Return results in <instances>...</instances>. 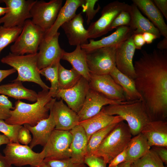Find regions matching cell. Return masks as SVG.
<instances>
[{
	"label": "cell",
	"mask_w": 167,
	"mask_h": 167,
	"mask_svg": "<svg viewBox=\"0 0 167 167\" xmlns=\"http://www.w3.org/2000/svg\"><path fill=\"white\" fill-rule=\"evenodd\" d=\"M69 131L72 136L70 147L71 158L76 162L84 163L88 142L85 132L79 124Z\"/></svg>",
	"instance_id": "cell-25"
},
{
	"label": "cell",
	"mask_w": 167,
	"mask_h": 167,
	"mask_svg": "<svg viewBox=\"0 0 167 167\" xmlns=\"http://www.w3.org/2000/svg\"><path fill=\"white\" fill-rule=\"evenodd\" d=\"M140 11L159 30L161 35L167 38V25L162 15L152 0H132Z\"/></svg>",
	"instance_id": "cell-24"
},
{
	"label": "cell",
	"mask_w": 167,
	"mask_h": 167,
	"mask_svg": "<svg viewBox=\"0 0 167 167\" xmlns=\"http://www.w3.org/2000/svg\"><path fill=\"white\" fill-rule=\"evenodd\" d=\"M133 41L136 49H141L142 47L145 44L143 34L133 35Z\"/></svg>",
	"instance_id": "cell-47"
},
{
	"label": "cell",
	"mask_w": 167,
	"mask_h": 167,
	"mask_svg": "<svg viewBox=\"0 0 167 167\" xmlns=\"http://www.w3.org/2000/svg\"><path fill=\"white\" fill-rule=\"evenodd\" d=\"M90 89L89 82L82 77L72 87L66 89L59 90L56 98L61 99L67 106L76 113L81 109Z\"/></svg>",
	"instance_id": "cell-14"
},
{
	"label": "cell",
	"mask_w": 167,
	"mask_h": 167,
	"mask_svg": "<svg viewBox=\"0 0 167 167\" xmlns=\"http://www.w3.org/2000/svg\"><path fill=\"white\" fill-rule=\"evenodd\" d=\"M62 0H36L30 11L32 22L45 33L52 26L62 7Z\"/></svg>",
	"instance_id": "cell-9"
},
{
	"label": "cell",
	"mask_w": 167,
	"mask_h": 167,
	"mask_svg": "<svg viewBox=\"0 0 167 167\" xmlns=\"http://www.w3.org/2000/svg\"><path fill=\"white\" fill-rule=\"evenodd\" d=\"M60 33L57 32L48 41L44 39L41 43L37 53V64L40 70L54 62L60 61L65 51L60 47L58 42Z\"/></svg>",
	"instance_id": "cell-16"
},
{
	"label": "cell",
	"mask_w": 167,
	"mask_h": 167,
	"mask_svg": "<svg viewBox=\"0 0 167 167\" xmlns=\"http://www.w3.org/2000/svg\"><path fill=\"white\" fill-rule=\"evenodd\" d=\"M109 75L123 89L126 101H142L141 97L136 89L133 79L121 72L116 67Z\"/></svg>",
	"instance_id": "cell-30"
},
{
	"label": "cell",
	"mask_w": 167,
	"mask_h": 167,
	"mask_svg": "<svg viewBox=\"0 0 167 167\" xmlns=\"http://www.w3.org/2000/svg\"><path fill=\"white\" fill-rule=\"evenodd\" d=\"M132 35V31L129 27L121 26L108 36L98 40L91 39L89 43L81 46L87 52L100 48L117 46Z\"/></svg>",
	"instance_id": "cell-20"
},
{
	"label": "cell",
	"mask_w": 167,
	"mask_h": 167,
	"mask_svg": "<svg viewBox=\"0 0 167 167\" xmlns=\"http://www.w3.org/2000/svg\"><path fill=\"white\" fill-rule=\"evenodd\" d=\"M155 5L167 20V0H153Z\"/></svg>",
	"instance_id": "cell-46"
},
{
	"label": "cell",
	"mask_w": 167,
	"mask_h": 167,
	"mask_svg": "<svg viewBox=\"0 0 167 167\" xmlns=\"http://www.w3.org/2000/svg\"><path fill=\"white\" fill-rule=\"evenodd\" d=\"M128 102H129L118 101L109 99L90 88L83 105L77 114L81 122L97 114L105 106L109 105L124 104Z\"/></svg>",
	"instance_id": "cell-17"
},
{
	"label": "cell",
	"mask_w": 167,
	"mask_h": 167,
	"mask_svg": "<svg viewBox=\"0 0 167 167\" xmlns=\"http://www.w3.org/2000/svg\"><path fill=\"white\" fill-rule=\"evenodd\" d=\"M22 126L17 125H10L0 119V132L7 136L10 142L19 143L18 140L19 131Z\"/></svg>",
	"instance_id": "cell-37"
},
{
	"label": "cell",
	"mask_w": 167,
	"mask_h": 167,
	"mask_svg": "<svg viewBox=\"0 0 167 167\" xmlns=\"http://www.w3.org/2000/svg\"><path fill=\"white\" fill-rule=\"evenodd\" d=\"M32 139L29 131L24 126L20 128L18 134V140L19 143L27 145Z\"/></svg>",
	"instance_id": "cell-43"
},
{
	"label": "cell",
	"mask_w": 167,
	"mask_h": 167,
	"mask_svg": "<svg viewBox=\"0 0 167 167\" xmlns=\"http://www.w3.org/2000/svg\"><path fill=\"white\" fill-rule=\"evenodd\" d=\"M34 0H1L8 8L4 16L0 18V25L3 27L11 28L23 27L25 21L31 18L30 10L35 2Z\"/></svg>",
	"instance_id": "cell-10"
},
{
	"label": "cell",
	"mask_w": 167,
	"mask_h": 167,
	"mask_svg": "<svg viewBox=\"0 0 167 167\" xmlns=\"http://www.w3.org/2000/svg\"><path fill=\"white\" fill-rule=\"evenodd\" d=\"M49 111V117L40 121L35 126H31L28 124L24 125L32 135L29 146L31 149L38 145L45 146L52 131L55 129V121L51 111Z\"/></svg>",
	"instance_id": "cell-21"
},
{
	"label": "cell",
	"mask_w": 167,
	"mask_h": 167,
	"mask_svg": "<svg viewBox=\"0 0 167 167\" xmlns=\"http://www.w3.org/2000/svg\"><path fill=\"white\" fill-rule=\"evenodd\" d=\"M22 29L21 27L7 28L0 26V54L6 47L15 41Z\"/></svg>",
	"instance_id": "cell-36"
},
{
	"label": "cell",
	"mask_w": 167,
	"mask_h": 167,
	"mask_svg": "<svg viewBox=\"0 0 167 167\" xmlns=\"http://www.w3.org/2000/svg\"><path fill=\"white\" fill-rule=\"evenodd\" d=\"M60 61H56L49 66L39 70L40 74L45 76L49 81L51 86L49 91V94L53 98H56L59 89L58 71Z\"/></svg>",
	"instance_id": "cell-33"
},
{
	"label": "cell",
	"mask_w": 167,
	"mask_h": 167,
	"mask_svg": "<svg viewBox=\"0 0 167 167\" xmlns=\"http://www.w3.org/2000/svg\"><path fill=\"white\" fill-rule=\"evenodd\" d=\"M90 74L89 81L90 89L109 99L118 101H126L123 89L109 74L98 75L91 73Z\"/></svg>",
	"instance_id": "cell-13"
},
{
	"label": "cell",
	"mask_w": 167,
	"mask_h": 167,
	"mask_svg": "<svg viewBox=\"0 0 167 167\" xmlns=\"http://www.w3.org/2000/svg\"><path fill=\"white\" fill-rule=\"evenodd\" d=\"M118 123L111 124L96 131L91 135L88 143L87 155H93L94 153L104 139Z\"/></svg>",
	"instance_id": "cell-34"
},
{
	"label": "cell",
	"mask_w": 167,
	"mask_h": 167,
	"mask_svg": "<svg viewBox=\"0 0 167 167\" xmlns=\"http://www.w3.org/2000/svg\"><path fill=\"white\" fill-rule=\"evenodd\" d=\"M130 11H122L117 16L110 27L109 31L120 26H129L131 21Z\"/></svg>",
	"instance_id": "cell-41"
},
{
	"label": "cell",
	"mask_w": 167,
	"mask_h": 167,
	"mask_svg": "<svg viewBox=\"0 0 167 167\" xmlns=\"http://www.w3.org/2000/svg\"><path fill=\"white\" fill-rule=\"evenodd\" d=\"M131 167H167L157 154L151 148L149 152L132 162Z\"/></svg>",
	"instance_id": "cell-35"
},
{
	"label": "cell",
	"mask_w": 167,
	"mask_h": 167,
	"mask_svg": "<svg viewBox=\"0 0 167 167\" xmlns=\"http://www.w3.org/2000/svg\"><path fill=\"white\" fill-rule=\"evenodd\" d=\"M143 37L145 43L150 44L155 39L157 38L154 34L149 32H145L143 34Z\"/></svg>",
	"instance_id": "cell-49"
},
{
	"label": "cell",
	"mask_w": 167,
	"mask_h": 167,
	"mask_svg": "<svg viewBox=\"0 0 167 167\" xmlns=\"http://www.w3.org/2000/svg\"><path fill=\"white\" fill-rule=\"evenodd\" d=\"M13 82L0 86V94L15 99H25L34 102L36 101L38 94L34 91L25 88L21 82L13 81Z\"/></svg>",
	"instance_id": "cell-29"
},
{
	"label": "cell",
	"mask_w": 167,
	"mask_h": 167,
	"mask_svg": "<svg viewBox=\"0 0 167 167\" xmlns=\"http://www.w3.org/2000/svg\"><path fill=\"white\" fill-rule=\"evenodd\" d=\"M45 34L43 30L35 24L31 20H27L21 33L10 47L11 53L19 55L37 53Z\"/></svg>",
	"instance_id": "cell-6"
},
{
	"label": "cell",
	"mask_w": 167,
	"mask_h": 167,
	"mask_svg": "<svg viewBox=\"0 0 167 167\" xmlns=\"http://www.w3.org/2000/svg\"><path fill=\"white\" fill-rule=\"evenodd\" d=\"M44 161L50 167H86L84 163L76 162L71 157L60 160L44 159Z\"/></svg>",
	"instance_id": "cell-38"
},
{
	"label": "cell",
	"mask_w": 167,
	"mask_h": 167,
	"mask_svg": "<svg viewBox=\"0 0 167 167\" xmlns=\"http://www.w3.org/2000/svg\"><path fill=\"white\" fill-rule=\"evenodd\" d=\"M122 121L119 116L109 115L100 112L88 119L80 122L79 124L84 128L88 141L94 133L111 124Z\"/></svg>",
	"instance_id": "cell-27"
},
{
	"label": "cell",
	"mask_w": 167,
	"mask_h": 167,
	"mask_svg": "<svg viewBox=\"0 0 167 167\" xmlns=\"http://www.w3.org/2000/svg\"><path fill=\"white\" fill-rule=\"evenodd\" d=\"M58 75L59 90L66 89L72 87L82 77L74 68L67 69L60 63L58 66Z\"/></svg>",
	"instance_id": "cell-32"
},
{
	"label": "cell",
	"mask_w": 167,
	"mask_h": 167,
	"mask_svg": "<svg viewBox=\"0 0 167 167\" xmlns=\"http://www.w3.org/2000/svg\"><path fill=\"white\" fill-rule=\"evenodd\" d=\"M48 92L44 90L39 92L36 101L33 104H28L20 100L16 101L14 109L10 111V117L5 122L10 125L28 124L34 126L40 121L48 118V111L56 99L52 98Z\"/></svg>",
	"instance_id": "cell-2"
},
{
	"label": "cell",
	"mask_w": 167,
	"mask_h": 167,
	"mask_svg": "<svg viewBox=\"0 0 167 167\" xmlns=\"http://www.w3.org/2000/svg\"><path fill=\"white\" fill-rule=\"evenodd\" d=\"M16 70L12 68L8 70H0V83L4 79L16 72Z\"/></svg>",
	"instance_id": "cell-48"
},
{
	"label": "cell",
	"mask_w": 167,
	"mask_h": 167,
	"mask_svg": "<svg viewBox=\"0 0 167 167\" xmlns=\"http://www.w3.org/2000/svg\"><path fill=\"white\" fill-rule=\"evenodd\" d=\"M131 163L130 161H125L120 164L116 167H131Z\"/></svg>",
	"instance_id": "cell-53"
},
{
	"label": "cell",
	"mask_w": 167,
	"mask_h": 167,
	"mask_svg": "<svg viewBox=\"0 0 167 167\" xmlns=\"http://www.w3.org/2000/svg\"><path fill=\"white\" fill-rule=\"evenodd\" d=\"M130 13L131 21L129 27L132 31L133 35L149 32L160 38L161 35L158 29L152 23L141 14L134 4L131 5Z\"/></svg>",
	"instance_id": "cell-26"
},
{
	"label": "cell",
	"mask_w": 167,
	"mask_h": 167,
	"mask_svg": "<svg viewBox=\"0 0 167 167\" xmlns=\"http://www.w3.org/2000/svg\"><path fill=\"white\" fill-rule=\"evenodd\" d=\"M84 163L89 167H106L107 164L102 157L93 155H86Z\"/></svg>",
	"instance_id": "cell-42"
},
{
	"label": "cell",
	"mask_w": 167,
	"mask_h": 167,
	"mask_svg": "<svg viewBox=\"0 0 167 167\" xmlns=\"http://www.w3.org/2000/svg\"><path fill=\"white\" fill-rule=\"evenodd\" d=\"M0 167H12L6 161L4 156L0 153Z\"/></svg>",
	"instance_id": "cell-51"
},
{
	"label": "cell",
	"mask_w": 167,
	"mask_h": 167,
	"mask_svg": "<svg viewBox=\"0 0 167 167\" xmlns=\"http://www.w3.org/2000/svg\"><path fill=\"white\" fill-rule=\"evenodd\" d=\"M98 1V0H84L81 7L82 11L86 13L87 24L90 23L101 9L99 4H98L96 9L94 8L95 4Z\"/></svg>",
	"instance_id": "cell-39"
},
{
	"label": "cell",
	"mask_w": 167,
	"mask_h": 167,
	"mask_svg": "<svg viewBox=\"0 0 167 167\" xmlns=\"http://www.w3.org/2000/svg\"><path fill=\"white\" fill-rule=\"evenodd\" d=\"M141 133L146 138L150 147H167V121H151Z\"/></svg>",
	"instance_id": "cell-22"
},
{
	"label": "cell",
	"mask_w": 167,
	"mask_h": 167,
	"mask_svg": "<svg viewBox=\"0 0 167 167\" xmlns=\"http://www.w3.org/2000/svg\"><path fill=\"white\" fill-rule=\"evenodd\" d=\"M101 112L109 115L118 116L127 122L132 135L140 133L151 120L141 100L122 104L109 105L103 107Z\"/></svg>",
	"instance_id": "cell-3"
},
{
	"label": "cell",
	"mask_w": 167,
	"mask_h": 167,
	"mask_svg": "<svg viewBox=\"0 0 167 167\" xmlns=\"http://www.w3.org/2000/svg\"><path fill=\"white\" fill-rule=\"evenodd\" d=\"M55 123V129L70 131L78 125L79 119L75 113L63 102L56 100L50 108Z\"/></svg>",
	"instance_id": "cell-18"
},
{
	"label": "cell",
	"mask_w": 167,
	"mask_h": 167,
	"mask_svg": "<svg viewBox=\"0 0 167 167\" xmlns=\"http://www.w3.org/2000/svg\"><path fill=\"white\" fill-rule=\"evenodd\" d=\"M4 156L11 165L18 167L29 165L31 167H38L45 157V150L40 153L33 151L27 145L10 142L3 150Z\"/></svg>",
	"instance_id": "cell-7"
},
{
	"label": "cell",
	"mask_w": 167,
	"mask_h": 167,
	"mask_svg": "<svg viewBox=\"0 0 167 167\" xmlns=\"http://www.w3.org/2000/svg\"><path fill=\"white\" fill-rule=\"evenodd\" d=\"M118 46L103 47L86 52L90 72L98 75L109 74L116 67L115 54Z\"/></svg>",
	"instance_id": "cell-11"
},
{
	"label": "cell",
	"mask_w": 167,
	"mask_h": 167,
	"mask_svg": "<svg viewBox=\"0 0 167 167\" xmlns=\"http://www.w3.org/2000/svg\"><path fill=\"white\" fill-rule=\"evenodd\" d=\"M72 139L69 131L54 129L44 146V159L60 160L71 157L70 147Z\"/></svg>",
	"instance_id": "cell-12"
},
{
	"label": "cell",
	"mask_w": 167,
	"mask_h": 167,
	"mask_svg": "<svg viewBox=\"0 0 167 167\" xmlns=\"http://www.w3.org/2000/svg\"><path fill=\"white\" fill-rule=\"evenodd\" d=\"M123 121L117 124L93 154L102 157L107 164L126 148L132 138L129 128Z\"/></svg>",
	"instance_id": "cell-5"
},
{
	"label": "cell",
	"mask_w": 167,
	"mask_h": 167,
	"mask_svg": "<svg viewBox=\"0 0 167 167\" xmlns=\"http://www.w3.org/2000/svg\"><path fill=\"white\" fill-rule=\"evenodd\" d=\"M8 11L7 7H2L0 6V16L5 15Z\"/></svg>",
	"instance_id": "cell-54"
},
{
	"label": "cell",
	"mask_w": 167,
	"mask_h": 167,
	"mask_svg": "<svg viewBox=\"0 0 167 167\" xmlns=\"http://www.w3.org/2000/svg\"><path fill=\"white\" fill-rule=\"evenodd\" d=\"M158 49L161 51L167 50V38L164 37L159 41L157 45Z\"/></svg>",
	"instance_id": "cell-50"
},
{
	"label": "cell",
	"mask_w": 167,
	"mask_h": 167,
	"mask_svg": "<svg viewBox=\"0 0 167 167\" xmlns=\"http://www.w3.org/2000/svg\"><path fill=\"white\" fill-rule=\"evenodd\" d=\"M84 0H66L61 8L54 24L45 33L44 39L49 41L57 33L59 28L65 23L73 18L76 14L78 8L81 6Z\"/></svg>",
	"instance_id": "cell-23"
},
{
	"label": "cell",
	"mask_w": 167,
	"mask_h": 167,
	"mask_svg": "<svg viewBox=\"0 0 167 167\" xmlns=\"http://www.w3.org/2000/svg\"><path fill=\"white\" fill-rule=\"evenodd\" d=\"M152 149L157 154L160 159L165 165L167 164V147L153 146Z\"/></svg>",
	"instance_id": "cell-44"
},
{
	"label": "cell",
	"mask_w": 167,
	"mask_h": 167,
	"mask_svg": "<svg viewBox=\"0 0 167 167\" xmlns=\"http://www.w3.org/2000/svg\"><path fill=\"white\" fill-rule=\"evenodd\" d=\"M151 147L146 138L141 133L134 136L126 147L125 161L133 162L148 152Z\"/></svg>",
	"instance_id": "cell-31"
},
{
	"label": "cell",
	"mask_w": 167,
	"mask_h": 167,
	"mask_svg": "<svg viewBox=\"0 0 167 167\" xmlns=\"http://www.w3.org/2000/svg\"><path fill=\"white\" fill-rule=\"evenodd\" d=\"M131 5L118 1L110 2L105 6L100 18L92 23L87 29L89 39L95 38L107 34L114 20L122 11H130Z\"/></svg>",
	"instance_id": "cell-8"
},
{
	"label": "cell",
	"mask_w": 167,
	"mask_h": 167,
	"mask_svg": "<svg viewBox=\"0 0 167 167\" xmlns=\"http://www.w3.org/2000/svg\"><path fill=\"white\" fill-rule=\"evenodd\" d=\"M135 49L132 35L118 46L115 54L117 68L134 80L135 74L133 59Z\"/></svg>",
	"instance_id": "cell-15"
},
{
	"label": "cell",
	"mask_w": 167,
	"mask_h": 167,
	"mask_svg": "<svg viewBox=\"0 0 167 167\" xmlns=\"http://www.w3.org/2000/svg\"><path fill=\"white\" fill-rule=\"evenodd\" d=\"M126 148L114 158L109 164L108 167H116L120 164L125 161L126 157Z\"/></svg>",
	"instance_id": "cell-45"
},
{
	"label": "cell",
	"mask_w": 167,
	"mask_h": 167,
	"mask_svg": "<svg viewBox=\"0 0 167 167\" xmlns=\"http://www.w3.org/2000/svg\"><path fill=\"white\" fill-rule=\"evenodd\" d=\"M62 59L69 62L72 68L82 77L89 81L91 73L87 63L86 53L81 45L76 46L75 49L71 52L65 51Z\"/></svg>",
	"instance_id": "cell-28"
},
{
	"label": "cell",
	"mask_w": 167,
	"mask_h": 167,
	"mask_svg": "<svg viewBox=\"0 0 167 167\" xmlns=\"http://www.w3.org/2000/svg\"><path fill=\"white\" fill-rule=\"evenodd\" d=\"M141 53L134 65L136 89L151 121H167V50Z\"/></svg>",
	"instance_id": "cell-1"
},
{
	"label": "cell",
	"mask_w": 167,
	"mask_h": 167,
	"mask_svg": "<svg viewBox=\"0 0 167 167\" xmlns=\"http://www.w3.org/2000/svg\"><path fill=\"white\" fill-rule=\"evenodd\" d=\"M38 167H50L47 164L45 163L43 161V162Z\"/></svg>",
	"instance_id": "cell-55"
},
{
	"label": "cell",
	"mask_w": 167,
	"mask_h": 167,
	"mask_svg": "<svg viewBox=\"0 0 167 167\" xmlns=\"http://www.w3.org/2000/svg\"><path fill=\"white\" fill-rule=\"evenodd\" d=\"M10 142L8 138L5 135L0 134V146L2 145L6 144Z\"/></svg>",
	"instance_id": "cell-52"
},
{
	"label": "cell",
	"mask_w": 167,
	"mask_h": 167,
	"mask_svg": "<svg viewBox=\"0 0 167 167\" xmlns=\"http://www.w3.org/2000/svg\"><path fill=\"white\" fill-rule=\"evenodd\" d=\"M37 60V53L20 55L10 53L3 57L1 62L11 66L17 71L18 76L13 81L33 82L39 85L42 90L49 91L50 87L41 78Z\"/></svg>",
	"instance_id": "cell-4"
},
{
	"label": "cell",
	"mask_w": 167,
	"mask_h": 167,
	"mask_svg": "<svg viewBox=\"0 0 167 167\" xmlns=\"http://www.w3.org/2000/svg\"><path fill=\"white\" fill-rule=\"evenodd\" d=\"M84 21L80 12L61 26L71 45L81 46L88 43V33L84 27Z\"/></svg>",
	"instance_id": "cell-19"
},
{
	"label": "cell",
	"mask_w": 167,
	"mask_h": 167,
	"mask_svg": "<svg viewBox=\"0 0 167 167\" xmlns=\"http://www.w3.org/2000/svg\"><path fill=\"white\" fill-rule=\"evenodd\" d=\"M14 108L8 97L0 94V119L5 121L9 118L10 111Z\"/></svg>",
	"instance_id": "cell-40"
}]
</instances>
